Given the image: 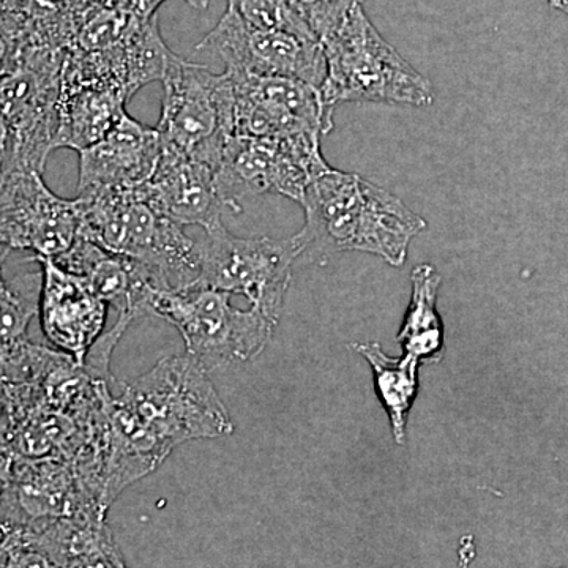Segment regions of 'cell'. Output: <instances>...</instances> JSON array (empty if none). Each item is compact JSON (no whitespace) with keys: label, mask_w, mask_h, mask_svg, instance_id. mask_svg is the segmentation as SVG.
<instances>
[{"label":"cell","mask_w":568,"mask_h":568,"mask_svg":"<svg viewBox=\"0 0 568 568\" xmlns=\"http://www.w3.org/2000/svg\"><path fill=\"white\" fill-rule=\"evenodd\" d=\"M233 432L209 369L189 354L162 358L104 402L97 433L104 503L111 507L130 485L162 466L175 447Z\"/></svg>","instance_id":"cell-1"},{"label":"cell","mask_w":568,"mask_h":568,"mask_svg":"<svg viewBox=\"0 0 568 568\" xmlns=\"http://www.w3.org/2000/svg\"><path fill=\"white\" fill-rule=\"evenodd\" d=\"M301 205L305 224L293 237L302 253L324 242L338 250L376 254L399 267L410 241L426 230L425 220L394 193L334 168L306 186Z\"/></svg>","instance_id":"cell-2"},{"label":"cell","mask_w":568,"mask_h":568,"mask_svg":"<svg viewBox=\"0 0 568 568\" xmlns=\"http://www.w3.org/2000/svg\"><path fill=\"white\" fill-rule=\"evenodd\" d=\"M80 237L151 268L166 287L183 290L200 276L201 244L134 189L85 190L74 197Z\"/></svg>","instance_id":"cell-3"},{"label":"cell","mask_w":568,"mask_h":568,"mask_svg":"<svg viewBox=\"0 0 568 568\" xmlns=\"http://www.w3.org/2000/svg\"><path fill=\"white\" fill-rule=\"evenodd\" d=\"M327 74L321 97L328 110L349 102L424 108L435 102V89L420 71L392 47L357 3L321 39Z\"/></svg>","instance_id":"cell-4"},{"label":"cell","mask_w":568,"mask_h":568,"mask_svg":"<svg viewBox=\"0 0 568 568\" xmlns=\"http://www.w3.org/2000/svg\"><path fill=\"white\" fill-rule=\"evenodd\" d=\"M148 312L174 325L186 354L207 369L253 361L268 345L276 327L260 310L231 304V294L200 286L153 287Z\"/></svg>","instance_id":"cell-5"},{"label":"cell","mask_w":568,"mask_h":568,"mask_svg":"<svg viewBox=\"0 0 568 568\" xmlns=\"http://www.w3.org/2000/svg\"><path fill=\"white\" fill-rule=\"evenodd\" d=\"M162 82V118L156 126L162 148L219 166L234 133V89L230 74L213 73L174 52Z\"/></svg>","instance_id":"cell-6"},{"label":"cell","mask_w":568,"mask_h":568,"mask_svg":"<svg viewBox=\"0 0 568 568\" xmlns=\"http://www.w3.org/2000/svg\"><path fill=\"white\" fill-rule=\"evenodd\" d=\"M65 51L29 48L21 62L0 78V115L7 132L2 166L43 173L55 151Z\"/></svg>","instance_id":"cell-7"},{"label":"cell","mask_w":568,"mask_h":568,"mask_svg":"<svg viewBox=\"0 0 568 568\" xmlns=\"http://www.w3.org/2000/svg\"><path fill=\"white\" fill-rule=\"evenodd\" d=\"M201 244L200 276L192 286L241 294L253 308L278 324L291 268L302 254L294 237H237L222 226L205 234Z\"/></svg>","instance_id":"cell-8"},{"label":"cell","mask_w":568,"mask_h":568,"mask_svg":"<svg viewBox=\"0 0 568 568\" xmlns=\"http://www.w3.org/2000/svg\"><path fill=\"white\" fill-rule=\"evenodd\" d=\"M315 134L263 140L233 136L215 168L216 185L227 211L242 212L246 196L275 193L301 204L306 186L331 170Z\"/></svg>","instance_id":"cell-9"},{"label":"cell","mask_w":568,"mask_h":568,"mask_svg":"<svg viewBox=\"0 0 568 568\" xmlns=\"http://www.w3.org/2000/svg\"><path fill=\"white\" fill-rule=\"evenodd\" d=\"M102 497L62 458L11 459L0 521L7 545L14 538L65 519H106Z\"/></svg>","instance_id":"cell-10"},{"label":"cell","mask_w":568,"mask_h":568,"mask_svg":"<svg viewBox=\"0 0 568 568\" xmlns=\"http://www.w3.org/2000/svg\"><path fill=\"white\" fill-rule=\"evenodd\" d=\"M43 173L31 168H0V242L17 252L58 260L80 233L74 200L52 193Z\"/></svg>","instance_id":"cell-11"},{"label":"cell","mask_w":568,"mask_h":568,"mask_svg":"<svg viewBox=\"0 0 568 568\" xmlns=\"http://www.w3.org/2000/svg\"><path fill=\"white\" fill-rule=\"evenodd\" d=\"M223 59L226 70L265 78H290L321 89L327 74L323 43L293 32L254 28L226 9L197 44Z\"/></svg>","instance_id":"cell-12"},{"label":"cell","mask_w":568,"mask_h":568,"mask_svg":"<svg viewBox=\"0 0 568 568\" xmlns=\"http://www.w3.org/2000/svg\"><path fill=\"white\" fill-rule=\"evenodd\" d=\"M234 89L233 136L287 140L325 136L334 129V111L320 89L290 78L253 77L226 70Z\"/></svg>","instance_id":"cell-13"},{"label":"cell","mask_w":568,"mask_h":568,"mask_svg":"<svg viewBox=\"0 0 568 568\" xmlns=\"http://www.w3.org/2000/svg\"><path fill=\"white\" fill-rule=\"evenodd\" d=\"M40 265L39 316L41 331L52 349L84 365L104 334L110 305L80 275L50 257L33 256Z\"/></svg>","instance_id":"cell-14"},{"label":"cell","mask_w":568,"mask_h":568,"mask_svg":"<svg viewBox=\"0 0 568 568\" xmlns=\"http://www.w3.org/2000/svg\"><path fill=\"white\" fill-rule=\"evenodd\" d=\"M145 194L163 215L181 226H201L205 234L223 224L227 211L216 185L215 168L162 148Z\"/></svg>","instance_id":"cell-15"},{"label":"cell","mask_w":568,"mask_h":568,"mask_svg":"<svg viewBox=\"0 0 568 568\" xmlns=\"http://www.w3.org/2000/svg\"><path fill=\"white\" fill-rule=\"evenodd\" d=\"M80 182L78 193L99 189H134L152 178L162 156V140L149 129L123 114L106 136L78 152Z\"/></svg>","instance_id":"cell-16"},{"label":"cell","mask_w":568,"mask_h":568,"mask_svg":"<svg viewBox=\"0 0 568 568\" xmlns=\"http://www.w3.org/2000/svg\"><path fill=\"white\" fill-rule=\"evenodd\" d=\"M37 315L39 295L13 290L0 265V384H36L54 362L58 351L29 339Z\"/></svg>","instance_id":"cell-17"},{"label":"cell","mask_w":568,"mask_h":568,"mask_svg":"<svg viewBox=\"0 0 568 568\" xmlns=\"http://www.w3.org/2000/svg\"><path fill=\"white\" fill-rule=\"evenodd\" d=\"M126 103L129 99L114 89L62 84L55 151L81 152L102 140L125 114Z\"/></svg>","instance_id":"cell-18"},{"label":"cell","mask_w":568,"mask_h":568,"mask_svg":"<svg viewBox=\"0 0 568 568\" xmlns=\"http://www.w3.org/2000/svg\"><path fill=\"white\" fill-rule=\"evenodd\" d=\"M89 3L91 0H0V13L20 22L29 47L67 51Z\"/></svg>","instance_id":"cell-19"},{"label":"cell","mask_w":568,"mask_h":568,"mask_svg":"<svg viewBox=\"0 0 568 568\" xmlns=\"http://www.w3.org/2000/svg\"><path fill=\"white\" fill-rule=\"evenodd\" d=\"M440 282L443 278L432 264H420L413 271V297L398 342L403 353L417 361L440 357L444 331L436 310Z\"/></svg>","instance_id":"cell-20"},{"label":"cell","mask_w":568,"mask_h":568,"mask_svg":"<svg viewBox=\"0 0 568 568\" xmlns=\"http://www.w3.org/2000/svg\"><path fill=\"white\" fill-rule=\"evenodd\" d=\"M354 347L373 366L377 395L390 416L396 443H405L407 413L417 395V358L407 354L402 358L387 357L377 343Z\"/></svg>","instance_id":"cell-21"},{"label":"cell","mask_w":568,"mask_h":568,"mask_svg":"<svg viewBox=\"0 0 568 568\" xmlns=\"http://www.w3.org/2000/svg\"><path fill=\"white\" fill-rule=\"evenodd\" d=\"M227 9L234 10L242 20L254 28L293 32L317 39L315 32L298 17L287 0H227Z\"/></svg>","instance_id":"cell-22"},{"label":"cell","mask_w":568,"mask_h":568,"mask_svg":"<svg viewBox=\"0 0 568 568\" xmlns=\"http://www.w3.org/2000/svg\"><path fill=\"white\" fill-rule=\"evenodd\" d=\"M36 403L32 384H0V450L9 452L18 425Z\"/></svg>","instance_id":"cell-23"},{"label":"cell","mask_w":568,"mask_h":568,"mask_svg":"<svg viewBox=\"0 0 568 568\" xmlns=\"http://www.w3.org/2000/svg\"><path fill=\"white\" fill-rule=\"evenodd\" d=\"M287 2L321 40L338 26L347 11L364 0H287Z\"/></svg>","instance_id":"cell-24"},{"label":"cell","mask_w":568,"mask_h":568,"mask_svg":"<svg viewBox=\"0 0 568 568\" xmlns=\"http://www.w3.org/2000/svg\"><path fill=\"white\" fill-rule=\"evenodd\" d=\"M28 37L20 22L0 13V78L10 73L29 50Z\"/></svg>","instance_id":"cell-25"},{"label":"cell","mask_w":568,"mask_h":568,"mask_svg":"<svg viewBox=\"0 0 568 568\" xmlns=\"http://www.w3.org/2000/svg\"><path fill=\"white\" fill-rule=\"evenodd\" d=\"M6 549L0 568H61L40 549L28 544H11Z\"/></svg>","instance_id":"cell-26"},{"label":"cell","mask_w":568,"mask_h":568,"mask_svg":"<svg viewBox=\"0 0 568 568\" xmlns=\"http://www.w3.org/2000/svg\"><path fill=\"white\" fill-rule=\"evenodd\" d=\"M11 459L13 455L7 450H0V508H2L3 489H6L7 478H9ZM7 534L3 530L2 521H0V549L6 548Z\"/></svg>","instance_id":"cell-27"},{"label":"cell","mask_w":568,"mask_h":568,"mask_svg":"<svg viewBox=\"0 0 568 568\" xmlns=\"http://www.w3.org/2000/svg\"><path fill=\"white\" fill-rule=\"evenodd\" d=\"M7 153V132L3 125L2 115H0V168H2L3 160Z\"/></svg>","instance_id":"cell-28"},{"label":"cell","mask_w":568,"mask_h":568,"mask_svg":"<svg viewBox=\"0 0 568 568\" xmlns=\"http://www.w3.org/2000/svg\"><path fill=\"white\" fill-rule=\"evenodd\" d=\"M548 2L552 9H556L568 17V0H548Z\"/></svg>","instance_id":"cell-29"},{"label":"cell","mask_w":568,"mask_h":568,"mask_svg":"<svg viewBox=\"0 0 568 568\" xmlns=\"http://www.w3.org/2000/svg\"><path fill=\"white\" fill-rule=\"evenodd\" d=\"M190 6L194 7V9L205 10L211 3V0H185Z\"/></svg>","instance_id":"cell-30"},{"label":"cell","mask_w":568,"mask_h":568,"mask_svg":"<svg viewBox=\"0 0 568 568\" xmlns=\"http://www.w3.org/2000/svg\"><path fill=\"white\" fill-rule=\"evenodd\" d=\"M9 252H10V250L7 248V246L3 245L2 242H0V263H2L3 257H6L7 253H9Z\"/></svg>","instance_id":"cell-31"},{"label":"cell","mask_w":568,"mask_h":568,"mask_svg":"<svg viewBox=\"0 0 568 568\" xmlns=\"http://www.w3.org/2000/svg\"><path fill=\"white\" fill-rule=\"evenodd\" d=\"M3 556H6V549H0V564H2Z\"/></svg>","instance_id":"cell-32"}]
</instances>
